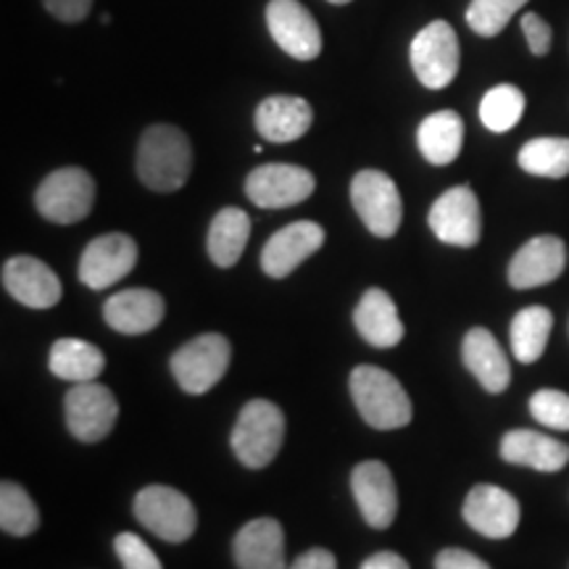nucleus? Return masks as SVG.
I'll list each match as a JSON object with an SVG mask.
<instances>
[{
    "label": "nucleus",
    "mask_w": 569,
    "mask_h": 569,
    "mask_svg": "<svg viewBox=\"0 0 569 569\" xmlns=\"http://www.w3.org/2000/svg\"><path fill=\"white\" fill-rule=\"evenodd\" d=\"M517 161L528 174L561 180L569 174V138H536L525 142Z\"/></svg>",
    "instance_id": "c85d7f7f"
},
{
    "label": "nucleus",
    "mask_w": 569,
    "mask_h": 569,
    "mask_svg": "<svg viewBox=\"0 0 569 569\" xmlns=\"http://www.w3.org/2000/svg\"><path fill=\"white\" fill-rule=\"evenodd\" d=\"M311 111L309 101L298 96H272L256 109V130L269 142H293L309 132Z\"/></svg>",
    "instance_id": "5701e85b"
},
{
    "label": "nucleus",
    "mask_w": 569,
    "mask_h": 569,
    "mask_svg": "<svg viewBox=\"0 0 569 569\" xmlns=\"http://www.w3.org/2000/svg\"><path fill=\"white\" fill-rule=\"evenodd\" d=\"M356 332L375 348H396L403 340V322L398 309L382 288H369L353 309Z\"/></svg>",
    "instance_id": "4be33fe9"
},
{
    "label": "nucleus",
    "mask_w": 569,
    "mask_h": 569,
    "mask_svg": "<svg viewBox=\"0 0 569 569\" xmlns=\"http://www.w3.org/2000/svg\"><path fill=\"white\" fill-rule=\"evenodd\" d=\"M528 0H472L467 9L469 30L478 32L480 38H496L498 32L507 30L511 17Z\"/></svg>",
    "instance_id": "2f4dec72"
},
{
    "label": "nucleus",
    "mask_w": 569,
    "mask_h": 569,
    "mask_svg": "<svg viewBox=\"0 0 569 569\" xmlns=\"http://www.w3.org/2000/svg\"><path fill=\"white\" fill-rule=\"evenodd\" d=\"M427 224L436 232V238L446 246L472 248L480 243L482 234V217L480 201L472 188L459 184V188L446 190L443 196L432 203L427 213Z\"/></svg>",
    "instance_id": "1a4fd4ad"
},
{
    "label": "nucleus",
    "mask_w": 569,
    "mask_h": 569,
    "mask_svg": "<svg viewBox=\"0 0 569 569\" xmlns=\"http://www.w3.org/2000/svg\"><path fill=\"white\" fill-rule=\"evenodd\" d=\"M411 69L417 80L430 90H443L459 74V38L457 30L443 19L430 21L411 40L409 48Z\"/></svg>",
    "instance_id": "0eeeda50"
},
{
    "label": "nucleus",
    "mask_w": 569,
    "mask_h": 569,
    "mask_svg": "<svg viewBox=\"0 0 569 569\" xmlns=\"http://www.w3.org/2000/svg\"><path fill=\"white\" fill-rule=\"evenodd\" d=\"M48 361H51L48 367H51V372L56 377L74 382V386L77 382L98 380L106 369V356L101 348L80 338L56 340Z\"/></svg>",
    "instance_id": "bb28decb"
},
{
    "label": "nucleus",
    "mask_w": 569,
    "mask_h": 569,
    "mask_svg": "<svg viewBox=\"0 0 569 569\" xmlns=\"http://www.w3.org/2000/svg\"><path fill=\"white\" fill-rule=\"evenodd\" d=\"M553 315L546 306H528L511 319V353L519 365H532L549 346Z\"/></svg>",
    "instance_id": "cd10ccee"
},
{
    "label": "nucleus",
    "mask_w": 569,
    "mask_h": 569,
    "mask_svg": "<svg viewBox=\"0 0 569 569\" xmlns=\"http://www.w3.org/2000/svg\"><path fill=\"white\" fill-rule=\"evenodd\" d=\"M248 238H251V219L243 209L227 206V209L219 211L211 219L209 238H206V248H209L213 264L222 269L238 264L248 246Z\"/></svg>",
    "instance_id": "a878e982"
},
{
    "label": "nucleus",
    "mask_w": 569,
    "mask_h": 569,
    "mask_svg": "<svg viewBox=\"0 0 569 569\" xmlns=\"http://www.w3.org/2000/svg\"><path fill=\"white\" fill-rule=\"evenodd\" d=\"M465 522L486 538L503 540L515 536L522 519L519 501L498 486H475L465 498Z\"/></svg>",
    "instance_id": "2eb2a0df"
},
{
    "label": "nucleus",
    "mask_w": 569,
    "mask_h": 569,
    "mask_svg": "<svg viewBox=\"0 0 569 569\" xmlns=\"http://www.w3.org/2000/svg\"><path fill=\"white\" fill-rule=\"evenodd\" d=\"M163 298L148 288H127L103 303V319L122 336H146L161 325Z\"/></svg>",
    "instance_id": "6ab92c4d"
},
{
    "label": "nucleus",
    "mask_w": 569,
    "mask_h": 569,
    "mask_svg": "<svg viewBox=\"0 0 569 569\" xmlns=\"http://www.w3.org/2000/svg\"><path fill=\"white\" fill-rule=\"evenodd\" d=\"M461 359L488 393H503L509 388V359L503 348L498 346L493 332L486 330V327H472L467 332L465 343H461Z\"/></svg>",
    "instance_id": "412c9836"
},
{
    "label": "nucleus",
    "mask_w": 569,
    "mask_h": 569,
    "mask_svg": "<svg viewBox=\"0 0 569 569\" xmlns=\"http://www.w3.org/2000/svg\"><path fill=\"white\" fill-rule=\"evenodd\" d=\"M361 569H409L407 559L398 557L396 551H380V553H372Z\"/></svg>",
    "instance_id": "58836bf2"
},
{
    "label": "nucleus",
    "mask_w": 569,
    "mask_h": 569,
    "mask_svg": "<svg viewBox=\"0 0 569 569\" xmlns=\"http://www.w3.org/2000/svg\"><path fill=\"white\" fill-rule=\"evenodd\" d=\"M327 3H336V6H346V3H351V0H327Z\"/></svg>",
    "instance_id": "ea45409f"
},
{
    "label": "nucleus",
    "mask_w": 569,
    "mask_h": 569,
    "mask_svg": "<svg viewBox=\"0 0 569 569\" xmlns=\"http://www.w3.org/2000/svg\"><path fill=\"white\" fill-rule=\"evenodd\" d=\"M138 264V243L124 232L90 240L80 259V280L92 290H106L124 280Z\"/></svg>",
    "instance_id": "ddd939ff"
},
{
    "label": "nucleus",
    "mask_w": 569,
    "mask_h": 569,
    "mask_svg": "<svg viewBox=\"0 0 569 569\" xmlns=\"http://www.w3.org/2000/svg\"><path fill=\"white\" fill-rule=\"evenodd\" d=\"M67 427L82 443H98L113 430L119 419V403L106 386L77 382L67 393Z\"/></svg>",
    "instance_id": "9b49d317"
},
{
    "label": "nucleus",
    "mask_w": 569,
    "mask_h": 569,
    "mask_svg": "<svg viewBox=\"0 0 569 569\" xmlns=\"http://www.w3.org/2000/svg\"><path fill=\"white\" fill-rule=\"evenodd\" d=\"M267 27L290 59L311 61L322 53V32L301 0H269Z\"/></svg>",
    "instance_id": "f8f14e48"
},
{
    "label": "nucleus",
    "mask_w": 569,
    "mask_h": 569,
    "mask_svg": "<svg viewBox=\"0 0 569 569\" xmlns=\"http://www.w3.org/2000/svg\"><path fill=\"white\" fill-rule=\"evenodd\" d=\"M3 288L13 301L30 309H51L61 301V280L46 261L34 256H13L3 264Z\"/></svg>",
    "instance_id": "dca6fc26"
},
{
    "label": "nucleus",
    "mask_w": 569,
    "mask_h": 569,
    "mask_svg": "<svg viewBox=\"0 0 569 569\" xmlns=\"http://www.w3.org/2000/svg\"><path fill=\"white\" fill-rule=\"evenodd\" d=\"M567 246L557 234H538L515 253L509 264V282L517 290L540 288L565 272Z\"/></svg>",
    "instance_id": "f3484780"
},
{
    "label": "nucleus",
    "mask_w": 569,
    "mask_h": 569,
    "mask_svg": "<svg viewBox=\"0 0 569 569\" xmlns=\"http://www.w3.org/2000/svg\"><path fill=\"white\" fill-rule=\"evenodd\" d=\"M34 206L48 222H82L96 206V182L82 167L56 169L40 182L38 193H34Z\"/></svg>",
    "instance_id": "39448f33"
},
{
    "label": "nucleus",
    "mask_w": 569,
    "mask_h": 569,
    "mask_svg": "<svg viewBox=\"0 0 569 569\" xmlns=\"http://www.w3.org/2000/svg\"><path fill=\"white\" fill-rule=\"evenodd\" d=\"M436 569H490L486 561L465 549H443L436 557Z\"/></svg>",
    "instance_id": "e433bc0d"
},
{
    "label": "nucleus",
    "mask_w": 569,
    "mask_h": 569,
    "mask_svg": "<svg viewBox=\"0 0 569 569\" xmlns=\"http://www.w3.org/2000/svg\"><path fill=\"white\" fill-rule=\"evenodd\" d=\"M351 203L365 227L377 238H393L403 219L398 184L380 169H361L351 182Z\"/></svg>",
    "instance_id": "6e6552de"
},
{
    "label": "nucleus",
    "mask_w": 569,
    "mask_h": 569,
    "mask_svg": "<svg viewBox=\"0 0 569 569\" xmlns=\"http://www.w3.org/2000/svg\"><path fill=\"white\" fill-rule=\"evenodd\" d=\"M351 396L361 419L375 430H401L415 417L411 398L398 377L380 367H356L351 372Z\"/></svg>",
    "instance_id": "f03ea898"
},
{
    "label": "nucleus",
    "mask_w": 569,
    "mask_h": 569,
    "mask_svg": "<svg viewBox=\"0 0 569 569\" xmlns=\"http://www.w3.org/2000/svg\"><path fill=\"white\" fill-rule=\"evenodd\" d=\"M46 11L63 24H80L92 9V0H42Z\"/></svg>",
    "instance_id": "c9c22d12"
},
{
    "label": "nucleus",
    "mask_w": 569,
    "mask_h": 569,
    "mask_svg": "<svg viewBox=\"0 0 569 569\" xmlns=\"http://www.w3.org/2000/svg\"><path fill=\"white\" fill-rule=\"evenodd\" d=\"M501 457L509 465L530 467L538 472H559L569 465V446L536 430H511L501 438Z\"/></svg>",
    "instance_id": "b1692460"
},
{
    "label": "nucleus",
    "mask_w": 569,
    "mask_h": 569,
    "mask_svg": "<svg viewBox=\"0 0 569 569\" xmlns=\"http://www.w3.org/2000/svg\"><path fill=\"white\" fill-rule=\"evenodd\" d=\"M525 113V96L515 84H496L480 101V122L490 132H509Z\"/></svg>",
    "instance_id": "7c9ffc66"
},
{
    "label": "nucleus",
    "mask_w": 569,
    "mask_h": 569,
    "mask_svg": "<svg viewBox=\"0 0 569 569\" xmlns=\"http://www.w3.org/2000/svg\"><path fill=\"white\" fill-rule=\"evenodd\" d=\"M238 569H284V530L272 517L243 525L232 540Z\"/></svg>",
    "instance_id": "aec40b11"
},
{
    "label": "nucleus",
    "mask_w": 569,
    "mask_h": 569,
    "mask_svg": "<svg viewBox=\"0 0 569 569\" xmlns=\"http://www.w3.org/2000/svg\"><path fill=\"white\" fill-rule=\"evenodd\" d=\"M317 188L315 174L296 163H264L246 180V196L259 209H288L303 203Z\"/></svg>",
    "instance_id": "9d476101"
},
{
    "label": "nucleus",
    "mask_w": 569,
    "mask_h": 569,
    "mask_svg": "<svg viewBox=\"0 0 569 569\" xmlns=\"http://www.w3.org/2000/svg\"><path fill=\"white\" fill-rule=\"evenodd\" d=\"M134 517L148 532L167 543H184L193 538L198 515L193 501L169 486H146L134 496Z\"/></svg>",
    "instance_id": "20e7f679"
},
{
    "label": "nucleus",
    "mask_w": 569,
    "mask_h": 569,
    "mask_svg": "<svg viewBox=\"0 0 569 569\" xmlns=\"http://www.w3.org/2000/svg\"><path fill=\"white\" fill-rule=\"evenodd\" d=\"M113 551H117L124 569H163L161 559L156 557L151 546L134 536V532H119L113 538Z\"/></svg>",
    "instance_id": "72a5a7b5"
},
{
    "label": "nucleus",
    "mask_w": 569,
    "mask_h": 569,
    "mask_svg": "<svg viewBox=\"0 0 569 569\" xmlns=\"http://www.w3.org/2000/svg\"><path fill=\"white\" fill-rule=\"evenodd\" d=\"M530 415L543 427L569 432V396L551 388L538 390L530 398Z\"/></svg>",
    "instance_id": "473e14b6"
},
{
    "label": "nucleus",
    "mask_w": 569,
    "mask_h": 569,
    "mask_svg": "<svg viewBox=\"0 0 569 569\" xmlns=\"http://www.w3.org/2000/svg\"><path fill=\"white\" fill-rule=\"evenodd\" d=\"M419 153L436 167H448L459 159L465 146V122L457 111H436L417 130Z\"/></svg>",
    "instance_id": "393cba45"
},
{
    "label": "nucleus",
    "mask_w": 569,
    "mask_h": 569,
    "mask_svg": "<svg viewBox=\"0 0 569 569\" xmlns=\"http://www.w3.org/2000/svg\"><path fill=\"white\" fill-rule=\"evenodd\" d=\"M325 243V230L317 222H293L269 238L261 251V269L274 280L293 274L309 256Z\"/></svg>",
    "instance_id": "a211bd4d"
},
{
    "label": "nucleus",
    "mask_w": 569,
    "mask_h": 569,
    "mask_svg": "<svg viewBox=\"0 0 569 569\" xmlns=\"http://www.w3.org/2000/svg\"><path fill=\"white\" fill-rule=\"evenodd\" d=\"M40 528V511L19 482L3 480L0 486V530L6 536L24 538Z\"/></svg>",
    "instance_id": "c756f323"
},
{
    "label": "nucleus",
    "mask_w": 569,
    "mask_h": 569,
    "mask_svg": "<svg viewBox=\"0 0 569 569\" xmlns=\"http://www.w3.org/2000/svg\"><path fill=\"white\" fill-rule=\"evenodd\" d=\"M232 359L230 340L219 332H206L184 343L172 356V375L184 393L201 396L227 375Z\"/></svg>",
    "instance_id": "423d86ee"
},
{
    "label": "nucleus",
    "mask_w": 569,
    "mask_h": 569,
    "mask_svg": "<svg viewBox=\"0 0 569 569\" xmlns=\"http://www.w3.org/2000/svg\"><path fill=\"white\" fill-rule=\"evenodd\" d=\"M522 32H525V38H528L532 56H546L551 51V27L546 24L538 13H525Z\"/></svg>",
    "instance_id": "f704fd0d"
},
{
    "label": "nucleus",
    "mask_w": 569,
    "mask_h": 569,
    "mask_svg": "<svg viewBox=\"0 0 569 569\" xmlns=\"http://www.w3.org/2000/svg\"><path fill=\"white\" fill-rule=\"evenodd\" d=\"M288 569H338L336 553L327 549H311L298 557Z\"/></svg>",
    "instance_id": "4c0bfd02"
},
{
    "label": "nucleus",
    "mask_w": 569,
    "mask_h": 569,
    "mask_svg": "<svg viewBox=\"0 0 569 569\" xmlns=\"http://www.w3.org/2000/svg\"><path fill=\"white\" fill-rule=\"evenodd\" d=\"M351 490L361 517L369 528L388 530L396 522L398 493L396 480L382 461H361L353 467Z\"/></svg>",
    "instance_id": "4468645a"
},
{
    "label": "nucleus",
    "mask_w": 569,
    "mask_h": 569,
    "mask_svg": "<svg viewBox=\"0 0 569 569\" xmlns=\"http://www.w3.org/2000/svg\"><path fill=\"white\" fill-rule=\"evenodd\" d=\"M284 440V415L267 398H253L240 409L232 427L230 446L240 465L264 469L280 453Z\"/></svg>",
    "instance_id": "7ed1b4c3"
},
{
    "label": "nucleus",
    "mask_w": 569,
    "mask_h": 569,
    "mask_svg": "<svg viewBox=\"0 0 569 569\" xmlns=\"http://www.w3.org/2000/svg\"><path fill=\"white\" fill-rule=\"evenodd\" d=\"M193 172V146L180 127L153 124L138 146V177L148 190L174 193Z\"/></svg>",
    "instance_id": "f257e3e1"
}]
</instances>
